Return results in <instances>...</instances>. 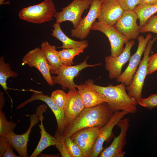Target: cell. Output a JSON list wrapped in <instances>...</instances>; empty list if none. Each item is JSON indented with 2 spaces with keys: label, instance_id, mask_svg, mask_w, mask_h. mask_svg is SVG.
<instances>
[{
  "label": "cell",
  "instance_id": "38",
  "mask_svg": "<svg viewBox=\"0 0 157 157\" xmlns=\"http://www.w3.org/2000/svg\"><path fill=\"white\" fill-rule=\"evenodd\" d=\"M5 103V99L3 94L2 92L0 93V110H1L4 107Z\"/></svg>",
  "mask_w": 157,
  "mask_h": 157
},
{
  "label": "cell",
  "instance_id": "29",
  "mask_svg": "<svg viewBox=\"0 0 157 157\" xmlns=\"http://www.w3.org/2000/svg\"><path fill=\"white\" fill-rule=\"evenodd\" d=\"M64 140L67 150L71 157H83L79 148L70 137H64Z\"/></svg>",
  "mask_w": 157,
  "mask_h": 157
},
{
  "label": "cell",
  "instance_id": "30",
  "mask_svg": "<svg viewBox=\"0 0 157 157\" xmlns=\"http://www.w3.org/2000/svg\"><path fill=\"white\" fill-rule=\"evenodd\" d=\"M58 142L55 146L59 151L62 157H71L66 147L64 140V137L57 130L56 131L54 136Z\"/></svg>",
  "mask_w": 157,
  "mask_h": 157
},
{
  "label": "cell",
  "instance_id": "5",
  "mask_svg": "<svg viewBox=\"0 0 157 157\" xmlns=\"http://www.w3.org/2000/svg\"><path fill=\"white\" fill-rule=\"evenodd\" d=\"M87 58H86L81 63L74 66L62 65L56 72L55 74H57V76H51L54 85L56 84L60 85L63 90L67 88L71 90L77 88L78 85L75 84L73 80L74 78L78 75L80 71L87 67H94L101 65V63L88 64L86 60Z\"/></svg>",
  "mask_w": 157,
  "mask_h": 157
},
{
  "label": "cell",
  "instance_id": "19",
  "mask_svg": "<svg viewBox=\"0 0 157 157\" xmlns=\"http://www.w3.org/2000/svg\"><path fill=\"white\" fill-rule=\"evenodd\" d=\"M124 9L118 0H109L102 3L98 21L108 25L114 26L123 13Z\"/></svg>",
  "mask_w": 157,
  "mask_h": 157
},
{
  "label": "cell",
  "instance_id": "6",
  "mask_svg": "<svg viewBox=\"0 0 157 157\" xmlns=\"http://www.w3.org/2000/svg\"><path fill=\"white\" fill-rule=\"evenodd\" d=\"M92 1V0H73L67 6L63 8L61 12L55 13L53 17L56 22L61 24L64 21H69L74 28H76L82 19V13L89 8Z\"/></svg>",
  "mask_w": 157,
  "mask_h": 157
},
{
  "label": "cell",
  "instance_id": "1",
  "mask_svg": "<svg viewBox=\"0 0 157 157\" xmlns=\"http://www.w3.org/2000/svg\"><path fill=\"white\" fill-rule=\"evenodd\" d=\"M113 113L106 102L84 108L65 129L63 135L70 137L77 131L86 128L97 127L100 129L109 122Z\"/></svg>",
  "mask_w": 157,
  "mask_h": 157
},
{
  "label": "cell",
  "instance_id": "27",
  "mask_svg": "<svg viewBox=\"0 0 157 157\" xmlns=\"http://www.w3.org/2000/svg\"><path fill=\"white\" fill-rule=\"evenodd\" d=\"M16 124L13 121H8L3 111L0 110V136H5L14 131Z\"/></svg>",
  "mask_w": 157,
  "mask_h": 157
},
{
  "label": "cell",
  "instance_id": "15",
  "mask_svg": "<svg viewBox=\"0 0 157 157\" xmlns=\"http://www.w3.org/2000/svg\"><path fill=\"white\" fill-rule=\"evenodd\" d=\"M134 44V40H130L126 43L124 50L117 57L108 56L105 58V68L109 72L110 79H117L121 74L123 67L131 58V50Z\"/></svg>",
  "mask_w": 157,
  "mask_h": 157
},
{
  "label": "cell",
  "instance_id": "2",
  "mask_svg": "<svg viewBox=\"0 0 157 157\" xmlns=\"http://www.w3.org/2000/svg\"><path fill=\"white\" fill-rule=\"evenodd\" d=\"M89 80L93 88L104 97L113 113L120 110L131 114L136 112L138 103L126 92L124 84L121 83L115 86L110 84L107 87H103L95 85L92 81Z\"/></svg>",
  "mask_w": 157,
  "mask_h": 157
},
{
  "label": "cell",
  "instance_id": "12",
  "mask_svg": "<svg viewBox=\"0 0 157 157\" xmlns=\"http://www.w3.org/2000/svg\"><path fill=\"white\" fill-rule=\"evenodd\" d=\"M26 116L29 117L30 124L28 129L24 133L18 135L13 131L5 136L8 141L22 157H29L27 153V145L29 135L32 128L40 121L39 116L36 113Z\"/></svg>",
  "mask_w": 157,
  "mask_h": 157
},
{
  "label": "cell",
  "instance_id": "41",
  "mask_svg": "<svg viewBox=\"0 0 157 157\" xmlns=\"http://www.w3.org/2000/svg\"><path fill=\"white\" fill-rule=\"evenodd\" d=\"M6 0H0V5L3 4V2L4 1Z\"/></svg>",
  "mask_w": 157,
  "mask_h": 157
},
{
  "label": "cell",
  "instance_id": "17",
  "mask_svg": "<svg viewBox=\"0 0 157 157\" xmlns=\"http://www.w3.org/2000/svg\"><path fill=\"white\" fill-rule=\"evenodd\" d=\"M129 113L128 112L117 111L113 114L109 122L99 129V133L97 138L90 157H97L103 149V144L111 135L114 127L125 115Z\"/></svg>",
  "mask_w": 157,
  "mask_h": 157
},
{
  "label": "cell",
  "instance_id": "39",
  "mask_svg": "<svg viewBox=\"0 0 157 157\" xmlns=\"http://www.w3.org/2000/svg\"><path fill=\"white\" fill-rule=\"evenodd\" d=\"M58 155H52L46 154H42L40 153L38 155V156L39 157H57Z\"/></svg>",
  "mask_w": 157,
  "mask_h": 157
},
{
  "label": "cell",
  "instance_id": "24",
  "mask_svg": "<svg viewBox=\"0 0 157 157\" xmlns=\"http://www.w3.org/2000/svg\"><path fill=\"white\" fill-rule=\"evenodd\" d=\"M139 20L141 28L147 23L149 18L157 12V4L153 5L139 4L134 8Z\"/></svg>",
  "mask_w": 157,
  "mask_h": 157
},
{
  "label": "cell",
  "instance_id": "40",
  "mask_svg": "<svg viewBox=\"0 0 157 157\" xmlns=\"http://www.w3.org/2000/svg\"><path fill=\"white\" fill-rule=\"evenodd\" d=\"M102 3H104L109 0H101Z\"/></svg>",
  "mask_w": 157,
  "mask_h": 157
},
{
  "label": "cell",
  "instance_id": "8",
  "mask_svg": "<svg viewBox=\"0 0 157 157\" xmlns=\"http://www.w3.org/2000/svg\"><path fill=\"white\" fill-rule=\"evenodd\" d=\"M152 37V35L150 34H147L145 38L143 35L138 37L137 49L135 53L131 56L129 65L126 69L116 79L117 82L124 84L126 86L130 85L140 63L147 44Z\"/></svg>",
  "mask_w": 157,
  "mask_h": 157
},
{
  "label": "cell",
  "instance_id": "32",
  "mask_svg": "<svg viewBox=\"0 0 157 157\" xmlns=\"http://www.w3.org/2000/svg\"><path fill=\"white\" fill-rule=\"evenodd\" d=\"M138 104L151 110L157 107V93L152 94L147 98H142Z\"/></svg>",
  "mask_w": 157,
  "mask_h": 157
},
{
  "label": "cell",
  "instance_id": "13",
  "mask_svg": "<svg viewBox=\"0 0 157 157\" xmlns=\"http://www.w3.org/2000/svg\"><path fill=\"white\" fill-rule=\"evenodd\" d=\"M22 65L27 64L30 67L36 68L49 85H54L49 66L41 48L38 47L29 51L22 58Z\"/></svg>",
  "mask_w": 157,
  "mask_h": 157
},
{
  "label": "cell",
  "instance_id": "28",
  "mask_svg": "<svg viewBox=\"0 0 157 157\" xmlns=\"http://www.w3.org/2000/svg\"><path fill=\"white\" fill-rule=\"evenodd\" d=\"M50 97L60 109L64 110L67 101V94L62 90H57L52 93Z\"/></svg>",
  "mask_w": 157,
  "mask_h": 157
},
{
  "label": "cell",
  "instance_id": "35",
  "mask_svg": "<svg viewBox=\"0 0 157 157\" xmlns=\"http://www.w3.org/2000/svg\"><path fill=\"white\" fill-rule=\"evenodd\" d=\"M11 147L12 146L7 140L5 136H0V157H2L4 153L8 148Z\"/></svg>",
  "mask_w": 157,
  "mask_h": 157
},
{
  "label": "cell",
  "instance_id": "23",
  "mask_svg": "<svg viewBox=\"0 0 157 157\" xmlns=\"http://www.w3.org/2000/svg\"><path fill=\"white\" fill-rule=\"evenodd\" d=\"M60 23L56 22L52 26L54 29L52 30V35L59 40L63 43V45L59 48L69 49L81 47L87 48L88 45L87 40L76 41L70 38L63 32L60 27Z\"/></svg>",
  "mask_w": 157,
  "mask_h": 157
},
{
  "label": "cell",
  "instance_id": "10",
  "mask_svg": "<svg viewBox=\"0 0 157 157\" xmlns=\"http://www.w3.org/2000/svg\"><path fill=\"white\" fill-rule=\"evenodd\" d=\"M102 4L101 0H92L87 15L81 19L76 28L71 30L72 37L82 40L87 36L92 25L100 14Z\"/></svg>",
  "mask_w": 157,
  "mask_h": 157
},
{
  "label": "cell",
  "instance_id": "16",
  "mask_svg": "<svg viewBox=\"0 0 157 157\" xmlns=\"http://www.w3.org/2000/svg\"><path fill=\"white\" fill-rule=\"evenodd\" d=\"M33 92L31 97L24 102L19 104L16 110L23 107L27 104L35 100H40L45 102L50 108L56 117L57 130L63 135L65 129V119L64 110L60 109L53 101L51 97L42 93V92L32 90Z\"/></svg>",
  "mask_w": 157,
  "mask_h": 157
},
{
  "label": "cell",
  "instance_id": "33",
  "mask_svg": "<svg viewBox=\"0 0 157 157\" xmlns=\"http://www.w3.org/2000/svg\"><path fill=\"white\" fill-rule=\"evenodd\" d=\"M157 71V53L149 56L148 58L147 75Z\"/></svg>",
  "mask_w": 157,
  "mask_h": 157
},
{
  "label": "cell",
  "instance_id": "3",
  "mask_svg": "<svg viewBox=\"0 0 157 157\" xmlns=\"http://www.w3.org/2000/svg\"><path fill=\"white\" fill-rule=\"evenodd\" d=\"M157 40V37L156 36L148 42L143 53V58L140 62L131 82L129 85L125 87L129 95L134 99L138 104L142 98V91L147 75L148 58L153 45Z\"/></svg>",
  "mask_w": 157,
  "mask_h": 157
},
{
  "label": "cell",
  "instance_id": "9",
  "mask_svg": "<svg viewBox=\"0 0 157 157\" xmlns=\"http://www.w3.org/2000/svg\"><path fill=\"white\" fill-rule=\"evenodd\" d=\"M99 129L97 127L84 128L70 137L79 147L83 157H90L99 134Z\"/></svg>",
  "mask_w": 157,
  "mask_h": 157
},
{
  "label": "cell",
  "instance_id": "7",
  "mask_svg": "<svg viewBox=\"0 0 157 157\" xmlns=\"http://www.w3.org/2000/svg\"><path fill=\"white\" fill-rule=\"evenodd\" d=\"M90 30L103 33L108 38L110 45L111 55L113 57L119 55L122 52L124 44L129 40L120 33L114 26L107 25L99 22L95 21Z\"/></svg>",
  "mask_w": 157,
  "mask_h": 157
},
{
  "label": "cell",
  "instance_id": "20",
  "mask_svg": "<svg viewBox=\"0 0 157 157\" xmlns=\"http://www.w3.org/2000/svg\"><path fill=\"white\" fill-rule=\"evenodd\" d=\"M47 108L45 104H42L38 107L36 113L38 115L41 124L38 125L40 130V138L38 143L30 157H36L42 151L47 147L52 145H56L58 142L57 138L48 133L45 129L43 123L44 117L42 115Z\"/></svg>",
  "mask_w": 157,
  "mask_h": 157
},
{
  "label": "cell",
  "instance_id": "11",
  "mask_svg": "<svg viewBox=\"0 0 157 157\" xmlns=\"http://www.w3.org/2000/svg\"><path fill=\"white\" fill-rule=\"evenodd\" d=\"M138 17L134 10H124L114 26L117 30L129 40L137 39L140 27L137 23Z\"/></svg>",
  "mask_w": 157,
  "mask_h": 157
},
{
  "label": "cell",
  "instance_id": "21",
  "mask_svg": "<svg viewBox=\"0 0 157 157\" xmlns=\"http://www.w3.org/2000/svg\"><path fill=\"white\" fill-rule=\"evenodd\" d=\"M77 88L85 108L93 107L106 102L104 97L92 87L89 80L85 84L78 85Z\"/></svg>",
  "mask_w": 157,
  "mask_h": 157
},
{
  "label": "cell",
  "instance_id": "36",
  "mask_svg": "<svg viewBox=\"0 0 157 157\" xmlns=\"http://www.w3.org/2000/svg\"><path fill=\"white\" fill-rule=\"evenodd\" d=\"M14 149L12 147H10L4 153L2 157H20L19 156H17L13 152Z\"/></svg>",
  "mask_w": 157,
  "mask_h": 157
},
{
  "label": "cell",
  "instance_id": "31",
  "mask_svg": "<svg viewBox=\"0 0 157 157\" xmlns=\"http://www.w3.org/2000/svg\"><path fill=\"white\" fill-rule=\"evenodd\" d=\"M141 33L151 32L157 34V15H152L148 19L146 24L140 28Z\"/></svg>",
  "mask_w": 157,
  "mask_h": 157
},
{
  "label": "cell",
  "instance_id": "26",
  "mask_svg": "<svg viewBox=\"0 0 157 157\" xmlns=\"http://www.w3.org/2000/svg\"><path fill=\"white\" fill-rule=\"evenodd\" d=\"M85 47L63 49L58 51V53L62 64L66 66L74 64L73 60L74 57L83 52Z\"/></svg>",
  "mask_w": 157,
  "mask_h": 157
},
{
  "label": "cell",
  "instance_id": "4",
  "mask_svg": "<svg viewBox=\"0 0 157 157\" xmlns=\"http://www.w3.org/2000/svg\"><path fill=\"white\" fill-rule=\"evenodd\" d=\"M53 0H45L38 4L24 8L19 11V18L35 24H41L50 21L56 13Z\"/></svg>",
  "mask_w": 157,
  "mask_h": 157
},
{
  "label": "cell",
  "instance_id": "25",
  "mask_svg": "<svg viewBox=\"0 0 157 157\" xmlns=\"http://www.w3.org/2000/svg\"><path fill=\"white\" fill-rule=\"evenodd\" d=\"M18 75V73L12 71L9 64L5 62L3 56H1L0 58V84L10 99L12 104L11 107L13 105V100L8 95L7 90L9 89H11L8 87L7 86L6 81L7 79L9 77L15 78Z\"/></svg>",
  "mask_w": 157,
  "mask_h": 157
},
{
  "label": "cell",
  "instance_id": "22",
  "mask_svg": "<svg viewBox=\"0 0 157 157\" xmlns=\"http://www.w3.org/2000/svg\"><path fill=\"white\" fill-rule=\"evenodd\" d=\"M41 50L46 58L50 73L55 74L63 64L56 50V47L50 45L47 41L43 42L41 45Z\"/></svg>",
  "mask_w": 157,
  "mask_h": 157
},
{
  "label": "cell",
  "instance_id": "14",
  "mask_svg": "<svg viewBox=\"0 0 157 157\" xmlns=\"http://www.w3.org/2000/svg\"><path fill=\"white\" fill-rule=\"evenodd\" d=\"M128 118L121 119L117 124L120 128L119 135L115 137L111 144L102 152L100 157H124L125 152L123 151L126 143L127 132L129 127Z\"/></svg>",
  "mask_w": 157,
  "mask_h": 157
},
{
  "label": "cell",
  "instance_id": "34",
  "mask_svg": "<svg viewBox=\"0 0 157 157\" xmlns=\"http://www.w3.org/2000/svg\"><path fill=\"white\" fill-rule=\"evenodd\" d=\"M124 10H134L140 3V0H118Z\"/></svg>",
  "mask_w": 157,
  "mask_h": 157
},
{
  "label": "cell",
  "instance_id": "37",
  "mask_svg": "<svg viewBox=\"0 0 157 157\" xmlns=\"http://www.w3.org/2000/svg\"><path fill=\"white\" fill-rule=\"evenodd\" d=\"M157 4V0H140L139 4L145 5H153Z\"/></svg>",
  "mask_w": 157,
  "mask_h": 157
},
{
  "label": "cell",
  "instance_id": "18",
  "mask_svg": "<svg viewBox=\"0 0 157 157\" xmlns=\"http://www.w3.org/2000/svg\"><path fill=\"white\" fill-rule=\"evenodd\" d=\"M67 94V100L64 109L65 129L74 121L85 108L78 90L75 88L69 90Z\"/></svg>",
  "mask_w": 157,
  "mask_h": 157
}]
</instances>
